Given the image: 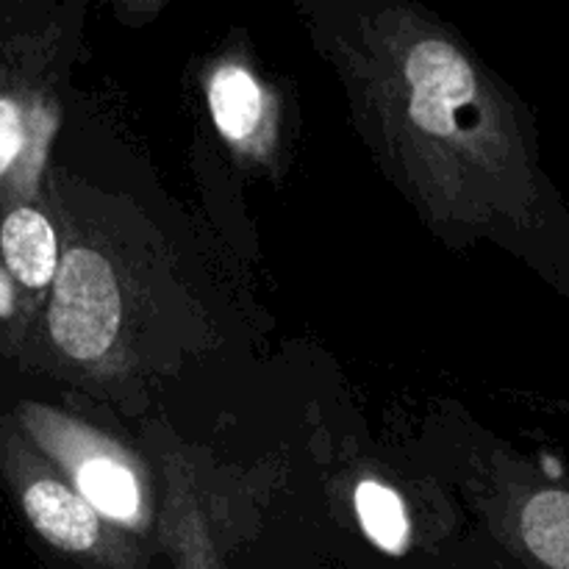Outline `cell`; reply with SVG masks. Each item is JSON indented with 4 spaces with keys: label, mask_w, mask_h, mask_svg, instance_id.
Returning <instances> with one entry per match:
<instances>
[{
    "label": "cell",
    "mask_w": 569,
    "mask_h": 569,
    "mask_svg": "<svg viewBox=\"0 0 569 569\" xmlns=\"http://www.w3.org/2000/svg\"><path fill=\"white\" fill-rule=\"evenodd\" d=\"M356 511L367 537L387 553H403L409 545L411 528L406 517L403 500L389 487L365 481L356 489Z\"/></svg>",
    "instance_id": "ba28073f"
},
{
    "label": "cell",
    "mask_w": 569,
    "mask_h": 569,
    "mask_svg": "<svg viewBox=\"0 0 569 569\" xmlns=\"http://www.w3.org/2000/svg\"><path fill=\"white\" fill-rule=\"evenodd\" d=\"M522 539L542 565L569 569V495H537L522 511Z\"/></svg>",
    "instance_id": "8992f818"
},
{
    "label": "cell",
    "mask_w": 569,
    "mask_h": 569,
    "mask_svg": "<svg viewBox=\"0 0 569 569\" xmlns=\"http://www.w3.org/2000/svg\"><path fill=\"white\" fill-rule=\"evenodd\" d=\"M81 498L100 515L111 520H137L139 517V487L128 467L111 459H89L78 470Z\"/></svg>",
    "instance_id": "52a82bcc"
},
{
    "label": "cell",
    "mask_w": 569,
    "mask_h": 569,
    "mask_svg": "<svg viewBox=\"0 0 569 569\" xmlns=\"http://www.w3.org/2000/svg\"><path fill=\"white\" fill-rule=\"evenodd\" d=\"M31 526L61 550H89L98 542V511L59 481H37L22 495Z\"/></svg>",
    "instance_id": "3957f363"
},
{
    "label": "cell",
    "mask_w": 569,
    "mask_h": 569,
    "mask_svg": "<svg viewBox=\"0 0 569 569\" xmlns=\"http://www.w3.org/2000/svg\"><path fill=\"white\" fill-rule=\"evenodd\" d=\"M0 250L11 276L28 289H44L59 270L56 233L37 209H14L0 228Z\"/></svg>",
    "instance_id": "277c9868"
},
{
    "label": "cell",
    "mask_w": 569,
    "mask_h": 569,
    "mask_svg": "<svg viewBox=\"0 0 569 569\" xmlns=\"http://www.w3.org/2000/svg\"><path fill=\"white\" fill-rule=\"evenodd\" d=\"M409 114L433 137H456L478 122L476 72L470 61L442 39L415 44L406 59Z\"/></svg>",
    "instance_id": "7a4b0ae2"
},
{
    "label": "cell",
    "mask_w": 569,
    "mask_h": 569,
    "mask_svg": "<svg viewBox=\"0 0 569 569\" xmlns=\"http://www.w3.org/2000/svg\"><path fill=\"white\" fill-rule=\"evenodd\" d=\"M14 311V287H11L9 276L0 270V317H9Z\"/></svg>",
    "instance_id": "30bf717a"
},
{
    "label": "cell",
    "mask_w": 569,
    "mask_h": 569,
    "mask_svg": "<svg viewBox=\"0 0 569 569\" xmlns=\"http://www.w3.org/2000/svg\"><path fill=\"white\" fill-rule=\"evenodd\" d=\"M122 300L111 264L87 248L61 259L50 303V333L67 356L92 361L114 345Z\"/></svg>",
    "instance_id": "6da1fadb"
},
{
    "label": "cell",
    "mask_w": 569,
    "mask_h": 569,
    "mask_svg": "<svg viewBox=\"0 0 569 569\" xmlns=\"http://www.w3.org/2000/svg\"><path fill=\"white\" fill-rule=\"evenodd\" d=\"M26 144V128H22V111L11 98L0 94V178L11 170L17 156Z\"/></svg>",
    "instance_id": "9c48e42d"
},
{
    "label": "cell",
    "mask_w": 569,
    "mask_h": 569,
    "mask_svg": "<svg viewBox=\"0 0 569 569\" xmlns=\"http://www.w3.org/2000/svg\"><path fill=\"white\" fill-rule=\"evenodd\" d=\"M211 117L231 142H242L256 131L264 111V98L256 78L242 67H220L209 89Z\"/></svg>",
    "instance_id": "5b68a950"
}]
</instances>
